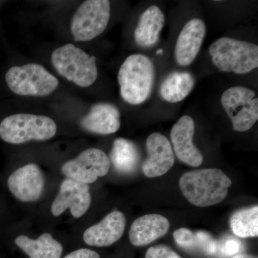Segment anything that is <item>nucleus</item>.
<instances>
[{"mask_svg": "<svg viewBox=\"0 0 258 258\" xmlns=\"http://www.w3.org/2000/svg\"><path fill=\"white\" fill-rule=\"evenodd\" d=\"M231 185L232 180L218 169L188 171L179 179L180 189L184 198L191 205L201 208L223 201Z\"/></svg>", "mask_w": 258, "mask_h": 258, "instance_id": "1", "label": "nucleus"}, {"mask_svg": "<svg viewBox=\"0 0 258 258\" xmlns=\"http://www.w3.org/2000/svg\"><path fill=\"white\" fill-rule=\"evenodd\" d=\"M51 62L57 74L79 87H89L98 78L96 57L74 44L56 48L51 55Z\"/></svg>", "mask_w": 258, "mask_h": 258, "instance_id": "4", "label": "nucleus"}, {"mask_svg": "<svg viewBox=\"0 0 258 258\" xmlns=\"http://www.w3.org/2000/svg\"><path fill=\"white\" fill-rule=\"evenodd\" d=\"M205 33L206 25L201 19H191L184 25L174 47V58L179 66L192 63L203 45Z\"/></svg>", "mask_w": 258, "mask_h": 258, "instance_id": "14", "label": "nucleus"}, {"mask_svg": "<svg viewBox=\"0 0 258 258\" xmlns=\"http://www.w3.org/2000/svg\"><path fill=\"white\" fill-rule=\"evenodd\" d=\"M108 158L115 170L125 174L134 172L140 160L138 148L133 142L123 138L115 139Z\"/></svg>", "mask_w": 258, "mask_h": 258, "instance_id": "21", "label": "nucleus"}, {"mask_svg": "<svg viewBox=\"0 0 258 258\" xmlns=\"http://www.w3.org/2000/svg\"><path fill=\"white\" fill-rule=\"evenodd\" d=\"M111 17L108 0L83 2L71 19V32L76 42L91 41L106 30Z\"/></svg>", "mask_w": 258, "mask_h": 258, "instance_id": "7", "label": "nucleus"}, {"mask_svg": "<svg viewBox=\"0 0 258 258\" xmlns=\"http://www.w3.org/2000/svg\"><path fill=\"white\" fill-rule=\"evenodd\" d=\"M57 133V125L45 115L16 113L0 123V138L8 144H21L30 141H47Z\"/></svg>", "mask_w": 258, "mask_h": 258, "instance_id": "5", "label": "nucleus"}, {"mask_svg": "<svg viewBox=\"0 0 258 258\" xmlns=\"http://www.w3.org/2000/svg\"><path fill=\"white\" fill-rule=\"evenodd\" d=\"M81 127L90 133L108 135L118 132L120 127L119 110L115 105L101 102L93 105L81 118Z\"/></svg>", "mask_w": 258, "mask_h": 258, "instance_id": "16", "label": "nucleus"}, {"mask_svg": "<svg viewBox=\"0 0 258 258\" xmlns=\"http://www.w3.org/2000/svg\"><path fill=\"white\" fill-rule=\"evenodd\" d=\"M15 242L30 258H60L63 250L62 244L49 233L42 234L36 240L20 235Z\"/></svg>", "mask_w": 258, "mask_h": 258, "instance_id": "20", "label": "nucleus"}, {"mask_svg": "<svg viewBox=\"0 0 258 258\" xmlns=\"http://www.w3.org/2000/svg\"><path fill=\"white\" fill-rule=\"evenodd\" d=\"M165 18L157 6L149 7L141 15L134 30V40L139 47H151L157 44L164 28Z\"/></svg>", "mask_w": 258, "mask_h": 258, "instance_id": "18", "label": "nucleus"}, {"mask_svg": "<svg viewBox=\"0 0 258 258\" xmlns=\"http://www.w3.org/2000/svg\"><path fill=\"white\" fill-rule=\"evenodd\" d=\"M174 241L186 252L198 255H213L217 252L215 239L205 231L193 232L189 229L181 227L174 231Z\"/></svg>", "mask_w": 258, "mask_h": 258, "instance_id": "19", "label": "nucleus"}, {"mask_svg": "<svg viewBox=\"0 0 258 258\" xmlns=\"http://www.w3.org/2000/svg\"><path fill=\"white\" fill-rule=\"evenodd\" d=\"M154 79L155 70L149 57L142 54L128 56L118 71L121 98L128 104H142L152 93Z\"/></svg>", "mask_w": 258, "mask_h": 258, "instance_id": "2", "label": "nucleus"}, {"mask_svg": "<svg viewBox=\"0 0 258 258\" xmlns=\"http://www.w3.org/2000/svg\"><path fill=\"white\" fill-rule=\"evenodd\" d=\"M91 203V195L88 184L76 180L66 179L51 206L54 216H60L68 208L75 218H80L88 211Z\"/></svg>", "mask_w": 258, "mask_h": 258, "instance_id": "10", "label": "nucleus"}, {"mask_svg": "<svg viewBox=\"0 0 258 258\" xmlns=\"http://www.w3.org/2000/svg\"><path fill=\"white\" fill-rule=\"evenodd\" d=\"M194 86L195 79L189 73H171L161 83V98L169 103H178L189 96L192 91Z\"/></svg>", "mask_w": 258, "mask_h": 258, "instance_id": "22", "label": "nucleus"}, {"mask_svg": "<svg viewBox=\"0 0 258 258\" xmlns=\"http://www.w3.org/2000/svg\"><path fill=\"white\" fill-rule=\"evenodd\" d=\"M240 241L235 238H226L221 243L218 244L217 251L220 250L223 255H233L240 251Z\"/></svg>", "mask_w": 258, "mask_h": 258, "instance_id": "25", "label": "nucleus"}, {"mask_svg": "<svg viewBox=\"0 0 258 258\" xmlns=\"http://www.w3.org/2000/svg\"><path fill=\"white\" fill-rule=\"evenodd\" d=\"M110 166L111 161L106 153L101 149L91 148L64 163L61 171L69 179L89 184L95 182L98 177L106 176Z\"/></svg>", "mask_w": 258, "mask_h": 258, "instance_id": "9", "label": "nucleus"}, {"mask_svg": "<svg viewBox=\"0 0 258 258\" xmlns=\"http://www.w3.org/2000/svg\"><path fill=\"white\" fill-rule=\"evenodd\" d=\"M209 52L222 72L242 75L258 67V46L252 42L221 37L210 45Z\"/></svg>", "mask_w": 258, "mask_h": 258, "instance_id": "3", "label": "nucleus"}, {"mask_svg": "<svg viewBox=\"0 0 258 258\" xmlns=\"http://www.w3.org/2000/svg\"><path fill=\"white\" fill-rule=\"evenodd\" d=\"M231 258H257V257H254V256L250 255V254H237V255L234 256V257H232Z\"/></svg>", "mask_w": 258, "mask_h": 258, "instance_id": "27", "label": "nucleus"}, {"mask_svg": "<svg viewBox=\"0 0 258 258\" xmlns=\"http://www.w3.org/2000/svg\"><path fill=\"white\" fill-rule=\"evenodd\" d=\"M255 95L252 89L243 86L228 88L222 95V107L236 132H247L257 121L258 99Z\"/></svg>", "mask_w": 258, "mask_h": 258, "instance_id": "8", "label": "nucleus"}, {"mask_svg": "<svg viewBox=\"0 0 258 258\" xmlns=\"http://www.w3.org/2000/svg\"><path fill=\"white\" fill-rule=\"evenodd\" d=\"M11 193L20 201H37L43 192L45 180L39 166L28 164L15 170L8 180Z\"/></svg>", "mask_w": 258, "mask_h": 258, "instance_id": "11", "label": "nucleus"}, {"mask_svg": "<svg viewBox=\"0 0 258 258\" xmlns=\"http://www.w3.org/2000/svg\"><path fill=\"white\" fill-rule=\"evenodd\" d=\"M230 227L233 233L241 238L257 237V205L234 212L230 218Z\"/></svg>", "mask_w": 258, "mask_h": 258, "instance_id": "23", "label": "nucleus"}, {"mask_svg": "<svg viewBox=\"0 0 258 258\" xmlns=\"http://www.w3.org/2000/svg\"><path fill=\"white\" fill-rule=\"evenodd\" d=\"M64 258H100V255L91 249H79L71 252Z\"/></svg>", "mask_w": 258, "mask_h": 258, "instance_id": "26", "label": "nucleus"}, {"mask_svg": "<svg viewBox=\"0 0 258 258\" xmlns=\"http://www.w3.org/2000/svg\"><path fill=\"white\" fill-rule=\"evenodd\" d=\"M195 124L189 115H183L173 125L171 140L176 157L181 162L193 167L201 165L203 156L193 143Z\"/></svg>", "mask_w": 258, "mask_h": 258, "instance_id": "13", "label": "nucleus"}, {"mask_svg": "<svg viewBox=\"0 0 258 258\" xmlns=\"http://www.w3.org/2000/svg\"><path fill=\"white\" fill-rule=\"evenodd\" d=\"M145 258H181L172 249L166 245L151 247L146 253Z\"/></svg>", "mask_w": 258, "mask_h": 258, "instance_id": "24", "label": "nucleus"}, {"mask_svg": "<svg viewBox=\"0 0 258 258\" xmlns=\"http://www.w3.org/2000/svg\"><path fill=\"white\" fill-rule=\"evenodd\" d=\"M148 157L142 164L144 175L155 178L164 175L174 164V153L170 142L159 133L151 134L146 142Z\"/></svg>", "mask_w": 258, "mask_h": 258, "instance_id": "12", "label": "nucleus"}, {"mask_svg": "<svg viewBox=\"0 0 258 258\" xmlns=\"http://www.w3.org/2000/svg\"><path fill=\"white\" fill-rule=\"evenodd\" d=\"M125 222L123 212L115 210L85 231L83 240L88 245L108 247L119 240L123 236Z\"/></svg>", "mask_w": 258, "mask_h": 258, "instance_id": "15", "label": "nucleus"}, {"mask_svg": "<svg viewBox=\"0 0 258 258\" xmlns=\"http://www.w3.org/2000/svg\"><path fill=\"white\" fill-rule=\"evenodd\" d=\"M170 227L166 217L161 215H147L133 222L129 231V239L134 246L148 245L166 235Z\"/></svg>", "mask_w": 258, "mask_h": 258, "instance_id": "17", "label": "nucleus"}, {"mask_svg": "<svg viewBox=\"0 0 258 258\" xmlns=\"http://www.w3.org/2000/svg\"><path fill=\"white\" fill-rule=\"evenodd\" d=\"M5 81L12 92L21 96H49L59 86L57 78L37 63L10 68L5 74Z\"/></svg>", "mask_w": 258, "mask_h": 258, "instance_id": "6", "label": "nucleus"}]
</instances>
